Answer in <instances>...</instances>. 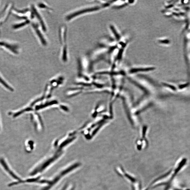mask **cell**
<instances>
[{
    "label": "cell",
    "mask_w": 190,
    "mask_h": 190,
    "mask_svg": "<svg viewBox=\"0 0 190 190\" xmlns=\"http://www.w3.org/2000/svg\"><path fill=\"white\" fill-rule=\"evenodd\" d=\"M100 8V7L98 5L81 8L68 14L66 16L65 19L66 21H70L79 16L99 10Z\"/></svg>",
    "instance_id": "1"
},
{
    "label": "cell",
    "mask_w": 190,
    "mask_h": 190,
    "mask_svg": "<svg viewBox=\"0 0 190 190\" xmlns=\"http://www.w3.org/2000/svg\"><path fill=\"white\" fill-rule=\"evenodd\" d=\"M67 28L62 25L59 30V39L62 45V60L63 61L68 60V48L67 44Z\"/></svg>",
    "instance_id": "2"
},
{
    "label": "cell",
    "mask_w": 190,
    "mask_h": 190,
    "mask_svg": "<svg viewBox=\"0 0 190 190\" xmlns=\"http://www.w3.org/2000/svg\"><path fill=\"white\" fill-rule=\"evenodd\" d=\"M32 26L42 45L44 46H46L47 45V40L46 39L44 34H43L41 31L42 29L40 28L39 24L36 22H34L32 23Z\"/></svg>",
    "instance_id": "3"
},
{
    "label": "cell",
    "mask_w": 190,
    "mask_h": 190,
    "mask_svg": "<svg viewBox=\"0 0 190 190\" xmlns=\"http://www.w3.org/2000/svg\"><path fill=\"white\" fill-rule=\"evenodd\" d=\"M31 10L32 11L34 17L39 21V24L41 26L42 30L44 32H46L47 30L46 25L44 20L42 18L41 14H40L39 11L37 10L36 7L33 5L31 6Z\"/></svg>",
    "instance_id": "4"
},
{
    "label": "cell",
    "mask_w": 190,
    "mask_h": 190,
    "mask_svg": "<svg viewBox=\"0 0 190 190\" xmlns=\"http://www.w3.org/2000/svg\"><path fill=\"white\" fill-rule=\"evenodd\" d=\"M0 163L2 166L3 168L8 173L11 175V177H13L15 179L19 180V178L16 176V175L13 173L12 171L11 170L9 167L7 163L6 162L5 160L3 158H0Z\"/></svg>",
    "instance_id": "5"
},
{
    "label": "cell",
    "mask_w": 190,
    "mask_h": 190,
    "mask_svg": "<svg viewBox=\"0 0 190 190\" xmlns=\"http://www.w3.org/2000/svg\"><path fill=\"white\" fill-rule=\"evenodd\" d=\"M0 84H1L7 90L10 91H13V89L2 77L0 76Z\"/></svg>",
    "instance_id": "6"
},
{
    "label": "cell",
    "mask_w": 190,
    "mask_h": 190,
    "mask_svg": "<svg viewBox=\"0 0 190 190\" xmlns=\"http://www.w3.org/2000/svg\"><path fill=\"white\" fill-rule=\"evenodd\" d=\"M30 23V19L26 20L25 21L21 23H20V24L15 25L13 27L15 29H19L24 27L25 26L29 24Z\"/></svg>",
    "instance_id": "7"
},
{
    "label": "cell",
    "mask_w": 190,
    "mask_h": 190,
    "mask_svg": "<svg viewBox=\"0 0 190 190\" xmlns=\"http://www.w3.org/2000/svg\"><path fill=\"white\" fill-rule=\"evenodd\" d=\"M154 68H134L131 69V71L132 72H136V71H149L151 70H154Z\"/></svg>",
    "instance_id": "8"
},
{
    "label": "cell",
    "mask_w": 190,
    "mask_h": 190,
    "mask_svg": "<svg viewBox=\"0 0 190 190\" xmlns=\"http://www.w3.org/2000/svg\"><path fill=\"white\" fill-rule=\"evenodd\" d=\"M37 6H38L39 8H41V9H45L50 11L52 10L51 8L44 3H39L38 5H37Z\"/></svg>",
    "instance_id": "9"
}]
</instances>
